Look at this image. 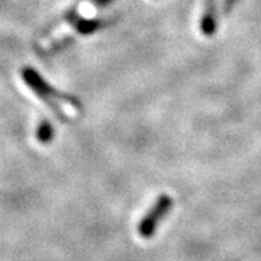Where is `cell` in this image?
<instances>
[{
    "label": "cell",
    "instance_id": "6da1fadb",
    "mask_svg": "<svg viewBox=\"0 0 261 261\" xmlns=\"http://www.w3.org/2000/svg\"><path fill=\"white\" fill-rule=\"evenodd\" d=\"M22 77H23L25 83L31 87V90L37 94L38 97H41L44 102L47 103L54 112L60 113L61 118H65V115H67L64 112V108H73L75 111H80L79 103L73 100L71 97H68V96L60 94V92L53 89L34 68H31V67L23 68L22 70Z\"/></svg>",
    "mask_w": 261,
    "mask_h": 261
},
{
    "label": "cell",
    "instance_id": "7a4b0ae2",
    "mask_svg": "<svg viewBox=\"0 0 261 261\" xmlns=\"http://www.w3.org/2000/svg\"><path fill=\"white\" fill-rule=\"evenodd\" d=\"M171 205H173V200L168 196H160L157 203L154 205V207L149 211L148 214L144 216L142 222L138 226V232L142 238H149L154 235V231L159 225L160 219L170 211Z\"/></svg>",
    "mask_w": 261,
    "mask_h": 261
},
{
    "label": "cell",
    "instance_id": "3957f363",
    "mask_svg": "<svg viewBox=\"0 0 261 261\" xmlns=\"http://www.w3.org/2000/svg\"><path fill=\"white\" fill-rule=\"evenodd\" d=\"M225 3H226V0H207V6H206L203 19H202V27L206 32H211L214 29Z\"/></svg>",
    "mask_w": 261,
    "mask_h": 261
},
{
    "label": "cell",
    "instance_id": "277c9868",
    "mask_svg": "<svg viewBox=\"0 0 261 261\" xmlns=\"http://www.w3.org/2000/svg\"><path fill=\"white\" fill-rule=\"evenodd\" d=\"M37 138L41 144H49L53 141V138H54V128H53L51 122H41V125L38 126Z\"/></svg>",
    "mask_w": 261,
    "mask_h": 261
},
{
    "label": "cell",
    "instance_id": "5b68a950",
    "mask_svg": "<svg viewBox=\"0 0 261 261\" xmlns=\"http://www.w3.org/2000/svg\"><path fill=\"white\" fill-rule=\"evenodd\" d=\"M112 0H94V3L97 5V6H106L108 3H111Z\"/></svg>",
    "mask_w": 261,
    "mask_h": 261
}]
</instances>
